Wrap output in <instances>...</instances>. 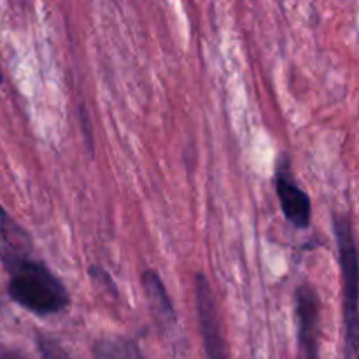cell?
I'll use <instances>...</instances> for the list:
<instances>
[{
  "instance_id": "obj_1",
  "label": "cell",
  "mask_w": 359,
  "mask_h": 359,
  "mask_svg": "<svg viewBox=\"0 0 359 359\" xmlns=\"http://www.w3.org/2000/svg\"><path fill=\"white\" fill-rule=\"evenodd\" d=\"M11 300L35 316H53L69 307V293L58 277L42 263L25 256L6 258Z\"/></svg>"
},
{
  "instance_id": "obj_2",
  "label": "cell",
  "mask_w": 359,
  "mask_h": 359,
  "mask_svg": "<svg viewBox=\"0 0 359 359\" xmlns=\"http://www.w3.org/2000/svg\"><path fill=\"white\" fill-rule=\"evenodd\" d=\"M335 237L342 270L344 358L358 359V252L347 216L335 219Z\"/></svg>"
},
{
  "instance_id": "obj_3",
  "label": "cell",
  "mask_w": 359,
  "mask_h": 359,
  "mask_svg": "<svg viewBox=\"0 0 359 359\" xmlns=\"http://www.w3.org/2000/svg\"><path fill=\"white\" fill-rule=\"evenodd\" d=\"M195 300L207 359H230L216 297L205 276H196Z\"/></svg>"
},
{
  "instance_id": "obj_4",
  "label": "cell",
  "mask_w": 359,
  "mask_h": 359,
  "mask_svg": "<svg viewBox=\"0 0 359 359\" xmlns=\"http://www.w3.org/2000/svg\"><path fill=\"white\" fill-rule=\"evenodd\" d=\"M319 323H321V302L318 293L309 284H302L297 291V359H319Z\"/></svg>"
},
{
  "instance_id": "obj_5",
  "label": "cell",
  "mask_w": 359,
  "mask_h": 359,
  "mask_svg": "<svg viewBox=\"0 0 359 359\" xmlns=\"http://www.w3.org/2000/svg\"><path fill=\"white\" fill-rule=\"evenodd\" d=\"M277 196H279L280 209L287 223L293 224L298 230H304L311 224L312 203L307 193L291 179V175L279 174L276 179Z\"/></svg>"
},
{
  "instance_id": "obj_6",
  "label": "cell",
  "mask_w": 359,
  "mask_h": 359,
  "mask_svg": "<svg viewBox=\"0 0 359 359\" xmlns=\"http://www.w3.org/2000/svg\"><path fill=\"white\" fill-rule=\"evenodd\" d=\"M142 286L146 291L147 302H149L151 312H153L158 325L163 326L165 330L174 328L175 323H177V314H175L174 305H172L161 277L154 270H146L142 276Z\"/></svg>"
},
{
  "instance_id": "obj_7",
  "label": "cell",
  "mask_w": 359,
  "mask_h": 359,
  "mask_svg": "<svg viewBox=\"0 0 359 359\" xmlns=\"http://www.w3.org/2000/svg\"><path fill=\"white\" fill-rule=\"evenodd\" d=\"M95 359H146L140 347L125 337H107L95 342Z\"/></svg>"
},
{
  "instance_id": "obj_8",
  "label": "cell",
  "mask_w": 359,
  "mask_h": 359,
  "mask_svg": "<svg viewBox=\"0 0 359 359\" xmlns=\"http://www.w3.org/2000/svg\"><path fill=\"white\" fill-rule=\"evenodd\" d=\"M39 347V353H41L42 359H74L69 353L65 351V347L60 346L55 339L46 335H37L35 339Z\"/></svg>"
},
{
  "instance_id": "obj_9",
  "label": "cell",
  "mask_w": 359,
  "mask_h": 359,
  "mask_svg": "<svg viewBox=\"0 0 359 359\" xmlns=\"http://www.w3.org/2000/svg\"><path fill=\"white\" fill-rule=\"evenodd\" d=\"M7 233H9V216H7L6 210L0 205V242L6 241Z\"/></svg>"
},
{
  "instance_id": "obj_10",
  "label": "cell",
  "mask_w": 359,
  "mask_h": 359,
  "mask_svg": "<svg viewBox=\"0 0 359 359\" xmlns=\"http://www.w3.org/2000/svg\"><path fill=\"white\" fill-rule=\"evenodd\" d=\"M0 359H25V358H21L20 354H16V353H6V354H2V358Z\"/></svg>"
},
{
  "instance_id": "obj_11",
  "label": "cell",
  "mask_w": 359,
  "mask_h": 359,
  "mask_svg": "<svg viewBox=\"0 0 359 359\" xmlns=\"http://www.w3.org/2000/svg\"><path fill=\"white\" fill-rule=\"evenodd\" d=\"M0 81H2V74H0Z\"/></svg>"
}]
</instances>
